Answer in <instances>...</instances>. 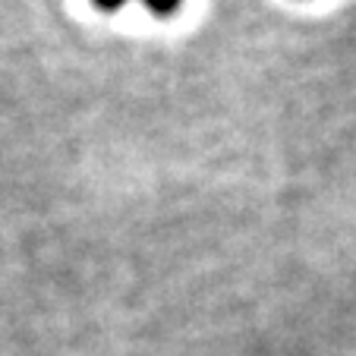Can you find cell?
Listing matches in <instances>:
<instances>
[{
  "mask_svg": "<svg viewBox=\"0 0 356 356\" xmlns=\"http://www.w3.org/2000/svg\"><path fill=\"white\" fill-rule=\"evenodd\" d=\"M152 13H158V16H170V13H177V10L183 7V0H142Z\"/></svg>",
  "mask_w": 356,
  "mask_h": 356,
  "instance_id": "cell-1",
  "label": "cell"
},
{
  "mask_svg": "<svg viewBox=\"0 0 356 356\" xmlns=\"http://www.w3.org/2000/svg\"><path fill=\"white\" fill-rule=\"evenodd\" d=\"M92 3H95L98 10H108V13H111V10H120L127 0H92Z\"/></svg>",
  "mask_w": 356,
  "mask_h": 356,
  "instance_id": "cell-2",
  "label": "cell"
}]
</instances>
